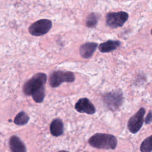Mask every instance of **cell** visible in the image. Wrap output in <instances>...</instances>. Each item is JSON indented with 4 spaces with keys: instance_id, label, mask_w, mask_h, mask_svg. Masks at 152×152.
I'll list each match as a JSON object with an SVG mask.
<instances>
[{
    "instance_id": "6da1fadb",
    "label": "cell",
    "mask_w": 152,
    "mask_h": 152,
    "mask_svg": "<svg viewBox=\"0 0 152 152\" xmlns=\"http://www.w3.org/2000/svg\"><path fill=\"white\" fill-rule=\"evenodd\" d=\"M88 142L93 147L98 149L113 150L117 145L118 141L116 138L113 135L96 133L88 139Z\"/></svg>"
},
{
    "instance_id": "7a4b0ae2",
    "label": "cell",
    "mask_w": 152,
    "mask_h": 152,
    "mask_svg": "<svg viewBox=\"0 0 152 152\" xmlns=\"http://www.w3.org/2000/svg\"><path fill=\"white\" fill-rule=\"evenodd\" d=\"M47 80V75L43 72L34 74L24 84L23 91L27 96H31L34 93L45 88Z\"/></svg>"
},
{
    "instance_id": "3957f363",
    "label": "cell",
    "mask_w": 152,
    "mask_h": 152,
    "mask_svg": "<svg viewBox=\"0 0 152 152\" xmlns=\"http://www.w3.org/2000/svg\"><path fill=\"white\" fill-rule=\"evenodd\" d=\"M75 75L71 71H55L49 77V84L52 87H57L64 82L71 83L75 80Z\"/></svg>"
},
{
    "instance_id": "277c9868",
    "label": "cell",
    "mask_w": 152,
    "mask_h": 152,
    "mask_svg": "<svg viewBox=\"0 0 152 152\" xmlns=\"http://www.w3.org/2000/svg\"><path fill=\"white\" fill-rule=\"evenodd\" d=\"M128 17L129 15L125 11L109 12L106 16V23L109 27L116 28L122 27L127 21Z\"/></svg>"
},
{
    "instance_id": "5b68a950",
    "label": "cell",
    "mask_w": 152,
    "mask_h": 152,
    "mask_svg": "<svg viewBox=\"0 0 152 152\" xmlns=\"http://www.w3.org/2000/svg\"><path fill=\"white\" fill-rule=\"evenodd\" d=\"M103 100L105 105L110 110L118 109L123 102V95L119 91H113L104 94Z\"/></svg>"
},
{
    "instance_id": "8992f818",
    "label": "cell",
    "mask_w": 152,
    "mask_h": 152,
    "mask_svg": "<svg viewBox=\"0 0 152 152\" xmlns=\"http://www.w3.org/2000/svg\"><path fill=\"white\" fill-rule=\"evenodd\" d=\"M52 21L48 19H41L33 23L28 28L29 33L34 36H40L46 34L51 28Z\"/></svg>"
},
{
    "instance_id": "52a82bcc",
    "label": "cell",
    "mask_w": 152,
    "mask_h": 152,
    "mask_svg": "<svg viewBox=\"0 0 152 152\" xmlns=\"http://www.w3.org/2000/svg\"><path fill=\"white\" fill-rule=\"evenodd\" d=\"M145 110L144 107H141L128 121V128L132 134H136L141 128L144 122V116Z\"/></svg>"
},
{
    "instance_id": "ba28073f",
    "label": "cell",
    "mask_w": 152,
    "mask_h": 152,
    "mask_svg": "<svg viewBox=\"0 0 152 152\" xmlns=\"http://www.w3.org/2000/svg\"><path fill=\"white\" fill-rule=\"evenodd\" d=\"M75 109L80 113L93 115L96 112V108L87 98H81L75 103Z\"/></svg>"
},
{
    "instance_id": "9c48e42d",
    "label": "cell",
    "mask_w": 152,
    "mask_h": 152,
    "mask_svg": "<svg viewBox=\"0 0 152 152\" xmlns=\"http://www.w3.org/2000/svg\"><path fill=\"white\" fill-rule=\"evenodd\" d=\"M11 152H27L26 147L23 141L17 136L12 135L9 140Z\"/></svg>"
},
{
    "instance_id": "30bf717a",
    "label": "cell",
    "mask_w": 152,
    "mask_h": 152,
    "mask_svg": "<svg viewBox=\"0 0 152 152\" xmlns=\"http://www.w3.org/2000/svg\"><path fill=\"white\" fill-rule=\"evenodd\" d=\"M98 44L95 42H87L80 47V54L85 59L90 58L97 49Z\"/></svg>"
},
{
    "instance_id": "8fae6325",
    "label": "cell",
    "mask_w": 152,
    "mask_h": 152,
    "mask_svg": "<svg viewBox=\"0 0 152 152\" xmlns=\"http://www.w3.org/2000/svg\"><path fill=\"white\" fill-rule=\"evenodd\" d=\"M121 45L119 40H109L99 45V50L102 53H107L116 49Z\"/></svg>"
},
{
    "instance_id": "7c38bea8",
    "label": "cell",
    "mask_w": 152,
    "mask_h": 152,
    "mask_svg": "<svg viewBox=\"0 0 152 152\" xmlns=\"http://www.w3.org/2000/svg\"><path fill=\"white\" fill-rule=\"evenodd\" d=\"M50 131L55 137H59L63 134L64 124L61 119L56 118L52 121L50 125Z\"/></svg>"
},
{
    "instance_id": "4fadbf2b",
    "label": "cell",
    "mask_w": 152,
    "mask_h": 152,
    "mask_svg": "<svg viewBox=\"0 0 152 152\" xmlns=\"http://www.w3.org/2000/svg\"><path fill=\"white\" fill-rule=\"evenodd\" d=\"M30 119L28 115L24 111L19 112L15 117L14 122L17 125H24L27 124Z\"/></svg>"
},
{
    "instance_id": "5bb4252c",
    "label": "cell",
    "mask_w": 152,
    "mask_h": 152,
    "mask_svg": "<svg viewBox=\"0 0 152 152\" xmlns=\"http://www.w3.org/2000/svg\"><path fill=\"white\" fill-rule=\"evenodd\" d=\"M140 149L141 152L152 151V135L147 137L142 141L140 145Z\"/></svg>"
},
{
    "instance_id": "9a60e30c",
    "label": "cell",
    "mask_w": 152,
    "mask_h": 152,
    "mask_svg": "<svg viewBox=\"0 0 152 152\" xmlns=\"http://www.w3.org/2000/svg\"><path fill=\"white\" fill-rule=\"evenodd\" d=\"M99 19V15L94 12L90 13L87 17L86 24V26L90 28L94 27L97 25Z\"/></svg>"
},
{
    "instance_id": "2e32d148",
    "label": "cell",
    "mask_w": 152,
    "mask_h": 152,
    "mask_svg": "<svg viewBox=\"0 0 152 152\" xmlns=\"http://www.w3.org/2000/svg\"><path fill=\"white\" fill-rule=\"evenodd\" d=\"M31 97L34 101L36 103H41L43 102L45 97V88L34 93Z\"/></svg>"
},
{
    "instance_id": "e0dca14e",
    "label": "cell",
    "mask_w": 152,
    "mask_h": 152,
    "mask_svg": "<svg viewBox=\"0 0 152 152\" xmlns=\"http://www.w3.org/2000/svg\"><path fill=\"white\" fill-rule=\"evenodd\" d=\"M151 122H152V112H149L145 119V123L150 124Z\"/></svg>"
},
{
    "instance_id": "ac0fdd59",
    "label": "cell",
    "mask_w": 152,
    "mask_h": 152,
    "mask_svg": "<svg viewBox=\"0 0 152 152\" xmlns=\"http://www.w3.org/2000/svg\"><path fill=\"white\" fill-rule=\"evenodd\" d=\"M58 152H69V151H65V150H61V151H58Z\"/></svg>"
},
{
    "instance_id": "d6986e66",
    "label": "cell",
    "mask_w": 152,
    "mask_h": 152,
    "mask_svg": "<svg viewBox=\"0 0 152 152\" xmlns=\"http://www.w3.org/2000/svg\"><path fill=\"white\" fill-rule=\"evenodd\" d=\"M151 35H152V29L151 30Z\"/></svg>"
}]
</instances>
